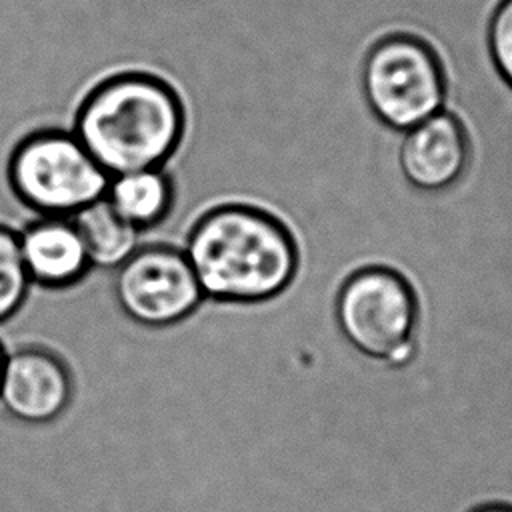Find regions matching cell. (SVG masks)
Instances as JSON below:
<instances>
[{
	"mask_svg": "<svg viewBox=\"0 0 512 512\" xmlns=\"http://www.w3.org/2000/svg\"><path fill=\"white\" fill-rule=\"evenodd\" d=\"M182 248L206 300L252 306L284 294L300 270L294 230L268 208L224 202L202 212Z\"/></svg>",
	"mask_w": 512,
	"mask_h": 512,
	"instance_id": "cell-1",
	"label": "cell"
},
{
	"mask_svg": "<svg viewBox=\"0 0 512 512\" xmlns=\"http://www.w3.org/2000/svg\"><path fill=\"white\" fill-rule=\"evenodd\" d=\"M178 90L146 70H124L96 82L76 106L72 132L110 174L162 168L186 134Z\"/></svg>",
	"mask_w": 512,
	"mask_h": 512,
	"instance_id": "cell-2",
	"label": "cell"
},
{
	"mask_svg": "<svg viewBox=\"0 0 512 512\" xmlns=\"http://www.w3.org/2000/svg\"><path fill=\"white\" fill-rule=\"evenodd\" d=\"M334 318L344 342L388 372L408 368L418 354L416 292L386 264H362L346 274L334 298Z\"/></svg>",
	"mask_w": 512,
	"mask_h": 512,
	"instance_id": "cell-3",
	"label": "cell"
},
{
	"mask_svg": "<svg viewBox=\"0 0 512 512\" xmlns=\"http://www.w3.org/2000/svg\"><path fill=\"white\" fill-rule=\"evenodd\" d=\"M360 90L378 124L402 134L446 108L450 78L430 40L398 30L370 44L360 66Z\"/></svg>",
	"mask_w": 512,
	"mask_h": 512,
	"instance_id": "cell-4",
	"label": "cell"
},
{
	"mask_svg": "<svg viewBox=\"0 0 512 512\" xmlns=\"http://www.w3.org/2000/svg\"><path fill=\"white\" fill-rule=\"evenodd\" d=\"M6 182L36 216H74L106 196L110 174L72 130L42 128L14 144Z\"/></svg>",
	"mask_w": 512,
	"mask_h": 512,
	"instance_id": "cell-5",
	"label": "cell"
},
{
	"mask_svg": "<svg viewBox=\"0 0 512 512\" xmlns=\"http://www.w3.org/2000/svg\"><path fill=\"white\" fill-rule=\"evenodd\" d=\"M120 312L136 326L164 330L188 320L206 300L182 246L146 242L116 268Z\"/></svg>",
	"mask_w": 512,
	"mask_h": 512,
	"instance_id": "cell-6",
	"label": "cell"
},
{
	"mask_svg": "<svg viewBox=\"0 0 512 512\" xmlns=\"http://www.w3.org/2000/svg\"><path fill=\"white\" fill-rule=\"evenodd\" d=\"M74 398V374L54 350L38 344L8 352L0 406L18 422L46 426L60 420Z\"/></svg>",
	"mask_w": 512,
	"mask_h": 512,
	"instance_id": "cell-7",
	"label": "cell"
},
{
	"mask_svg": "<svg viewBox=\"0 0 512 512\" xmlns=\"http://www.w3.org/2000/svg\"><path fill=\"white\" fill-rule=\"evenodd\" d=\"M470 142L462 120L442 110L398 136L396 164L416 190L438 192L454 186L466 170Z\"/></svg>",
	"mask_w": 512,
	"mask_h": 512,
	"instance_id": "cell-8",
	"label": "cell"
},
{
	"mask_svg": "<svg viewBox=\"0 0 512 512\" xmlns=\"http://www.w3.org/2000/svg\"><path fill=\"white\" fill-rule=\"evenodd\" d=\"M24 268L42 290H68L92 270L72 216H36L18 230Z\"/></svg>",
	"mask_w": 512,
	"mask_h": 512,
	"instance_id": "cell-9",
	"label": "cell"
},
{
	"mask_svg": "<svg viewBox=\"0 0 512 512\" xmlns=\"http://www.w3.org/2000/svg\"><path fill=\"white\" fill-rule=\"evenodd\" d=\"M106 200L144 236L162 226L172 214L176 180L166 166L114 174L106 188Z\"/></svg>",
	"mask_w": 512,
	"mask_h": 512,
	"instance_id": "cell-10",
	"label": "cell"
},
{
	"mask_svg": "<svg viewBox=\"0 0 512 512\" xmlns=\"http://www.w3.org/2000/svg\"><path fill=\"white\" fill-rule=\"evenodd\" d=\"M84 240L92 268L116 270L138 248L142 232L128 224L104 198L72 216Z\"/></svg>",
	"mask_w": 512,
	"mask_h": 512,
	"instance_id": "cell-11",
	"label": "cell"
},
{
	"mask_svg": "<svg viewBox=\"0 0 512 512\" xmlns=\"http://www.w3.org/2000/svg\"><path fill=\"white\" fill-rule=\"evenodd\" d=\"M32 282L24 268L18 230L0 222V324L8 322L26 302Z\"/></svg>",
	"mask_w": 512,
	"mask_h": 512,
	"instance_id": "cell-12",
	"label": "cell"
},
{
	"mask_svg": "<svg viewBox=\"0 0 512 512\" xmlns=\"http://www.w3.org/2000/svg\"><path fill=\"white\" fill-rule=\"evenodd\" d=\"M484 42L494 74L512 92V0H496L484 28Z\"/></svg>",
	"mask_w": 512,
	"mask_h": 512,
	"instance_id": "cell-13",
	"label": "cell"
},
{
	"mask_svg": "<svg viewBox=\"0 0 512 512\" xmlns=\"http://www.w3.org/2000/svg\"><path fill=\"white\" fill-rule=\"evenodd\" d=\"M468 512H512V504H504V502H486L480 506H474Z\"/></svg>",
	"mask_w": 512,
	"mask_h": 512,
	"instance_id": "cell-14",
	"label": "cell"
},
{
	"mask_svg": "<svg viewBox=\"0 0 512 512\" xmlns=\"http://www.w3.org/2000/svg\"><path fill=\"white\" fill-rule=\"evenodd\" d=\"M6 358H8V350H6L4 342L0 340V384H2V374H4V364H6Z\"/></svg>",
	"mask_w": 512,
	"mask_h": 512,
	"instance_id": "cell-15",
	"label": "cell"
}]
</instances>
